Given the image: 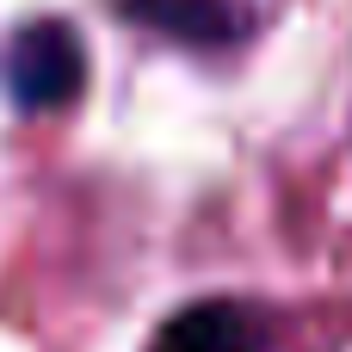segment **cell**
<instances>
[{
    "label": "cell",
    "mask_w": 352,
    "mask_h": 352,
    "mask_svg": "<svg viewBox=\"0 0 352 352\" xmlns=\"http://www.w3.org/2000/svg\"><path fill=\"white\" fill-rule=\"evenodd\" d=\"M87 80V62H80V37L62 25V19H43V25H25L12 43H6V87L19 99V111H50V105H68Z\"/></svg>",
    "instance_id": "6da1fadb"
},
{
    "label": "cell",
    "mask_w": 352,
    "mask_h": 352,
    "mask_svg": "<svg viewBox=\"0 0 352 352\" xmlns=\"http://www.w3.org/2000/svg\"><path fill=\"white\" fill-rule=\"evenodd\" d=\"M142 25L186 43H235L248 31V0H124Z\"/></svg>",
    "instance_id": "3957f363"
},
{
    "label": "cell",
    "mask_w": 352,
    "mask_h": 352,
    "mask_svg": "<svg viewBox=\"0 0 352 352\" xmlns=\"http://www.w3.org/2000/svg\"><path fill=\"white\" fill-rule=\"evenodd\" d=\"M148 352H260V328L241 303H192L161 322Z\"/></svg>",
    "instance_id": "7a4b0ae2"
}]
</instances>
